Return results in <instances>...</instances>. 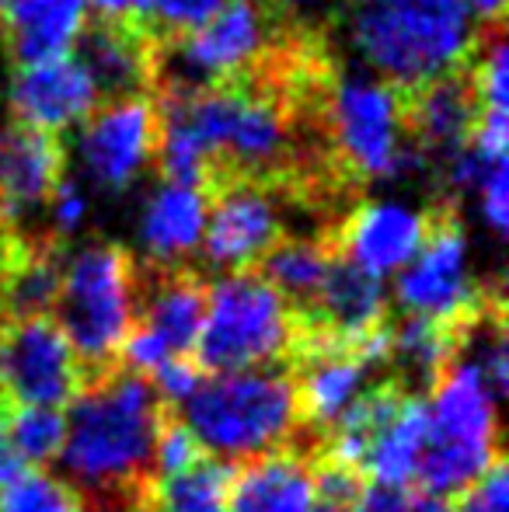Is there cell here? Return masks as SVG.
<instances>
[{"label": "cell", "instance_id": "cell-33", "mask_svg": "<svg viewBox=\"0 0 509 512\" xmlns=\"http://www.w3.org/2000/svg\"><path fill=\"white\" fill-rule=\"evenodd\" d=\"M478 209L482 220L489 223L496 234H506L509 227V164H489L475 185Z\"/></svg>", "mask_w": 509, "mask_h": 512}, {"label": "cell", "instance_id": "cell-24", "mask_svg": "<svg viewBox=\"0 0 509 512\" xmlns=\"http://www.w3.org/2000/svg\"><path fill=\"white\" fill-rule=\"evenodd\" d=\"M429 443V405L422 398H405L398 415L381 429L370 443L360 471L377 488H401L412 492L415 471H419L422 450Z\"/></svg>", "mask_w": 509, "mask_h": 512}, {"label": "cell", "instance_id": "cell-31", "mask_svg": "<svg viewBox=\"0 0 509 512\" xmlns=\"http://www.w3.org/2000/svg\"><path fill=\"white\" fill-rule=\"evenodd\" d=\"M468 150L482 164H503L509 161V115L506 108H482L478 122L471 129Z\"/></svg>", "mask_w": 509, "mask_h": 512}, {"label": "cell", "instance_id": "cell-12", "mask_svg": "<svg viewBox=\"0 0 509 512\" xmlns=\"http://www.w3.org/2000/svg\"><path fill=\"white\" fill-rule=\"evenodd\" d=\"M283 241V220L272 192L262 182H224L210 196L203 230L206 265L231 272H252Z\"/></svg>", "mask_w": 509, "mask_h": 512}, {"label": "cell", "instance_id": "cell-15", "mask_svg": "<svg viewBox=\"0 0 509 512\" xmlns=\"http://www.w3.org/2000/svg\"><path fill=\"white\" fill-rule=\"evenodd\" d=\"M210 283L185 269H136V321L168 349V356H192L206 321Z\"/></svg>", "mask_w": 509, "mask_h": 512}, {"label": "cell", "instance_id": "cell-32", "mask_svg": "<svg viewBox=\"0 0 509 512\" xmlns=\"http://www.w3.org/2000/svg\"><path fill=\"white\" fill-rule=\"evenodd\" d=\"M454 512H509L506 460H496L471 488L454 499Z\"/></svg>", "mask_w": 509, "mask_h": 512}, {"label": "cell", "instance_id": "cell-2", "mask_svg": "<svg viewBox=\"0 0 509 512\" xmlns=\"http://www.w3.org/2000/svg\"><path fill=\"white\" fill-rule=\"evenodd\" d=\"M349 39L370 74L412 95L461 74L482 32L461 0H349Z\"/></svg>", "mask_w": 509, "mask_h": 512}, {"label": "cell", "instance_id": "cell-36", "mask_svg": "<svg viewBox=\"0 0 509 512\" xmlns=\"http://www.w3.org/2000/svg\"><path fill=\"white\" fill-rule=\"evenodd\" d=\"M88 14L95 11L98 21H112V25H133L150 28L154 21V0H84Z\"/></svg>", "mask_w": 509, "mask_h": 512}, {"label": "cell", "instance_id": "cell-1", "mask_svg": "<svg viewBox=\"0 0 509 512\" xmlns=\"http://www.w3.org/2000/svg\"><path fill=\"white\" fill-rule=\"evenodd\" d=\"M157 408L150 380L126 366L88 380L70 401L60 457L84 512H150Z\"/></svg>", "mask_w": 509, "mask_h": 512}, {"label": "cell", "instance_id": "cell-37", "mask_svg": "<svg viewBox=\"0 0 509 512\" xmlns=\"http://www.w3.org/2000/svg\"><path fill=\"white\" fill-rule=\"evenodd\" d=\"M7 408H11V405H7V401L0 398V488L11 485V481L18 478V474H25V471H28V467L21 464L18 457H14L11 446H7V436H4V418H7Z\"/></svg>", "mask_w": 509, "mask_h": 512}, {"label": "cell", "instance_id": "cell-39", "mask_svg": "<svg viewBox=\"0 0 509 512\" xmlns=\"http://www.w3.org/2000/svg\"><path fill=\"white\" fill-rule=\"evenodd\" d=\"M11 248H14V237L0 234V321H4V286H7V265H11Z\"/></svg>", "mask_w": 509, "mask_h": 512}, {"label": "cell", "instance_id": "cell-40", "mask_svg": "<svg viewBox=\"0 0 509 512\" xmlns=\"http://www.w3.org/2000/svg\"><path fill=\"white\" fill-rule=\"evenodd\" d=\"M408 512H454V499H433V495H412Z\"/></svg>", "mask_w": 509, "mask_h": 512}, {"label": "cell", "instance_id": "cell-17", "mask_svg": "<svg viewBox=\"0 0 509 512\" xmlns=\"http://www.w3.org/2000/svg\"><path fill=\"white\" fill-rule=\"evenodd\" d=\"M63 178V147L56 136L25 126L0 129V227L32 216Z\"/></svg>", "mask_w": 509, "mask_h": 512}, {"label": "cell", "instance_id": "cell-13", "mask_svg": "<svg viewBox=\"0 0 509 512\" xmlns=\"http://www.w3.org/2000/svg\"><path fill=\"white\" fill-rule=\"evenodd\" d=\"M429 230V213L377 199V203L356 206L349 216H342L339 227L325 237L335 258L356 265L360 272L374 279H384L391 272H401L415 255Z\"/></svg>", "mask_w": 509, "mask_h": 512}, {"label": "cell", "instance_id": "cell-25", "mask_svg": "<svg viewBox=\"0 0 509 512\" xmlns=\"http://www.w3.org/2000/svg\"><path fill=\"white\" fill-rule=\"evenodd\" d=\"M332 262L335 255L325 237H293V241H279L255 265V272L279 293V300L293 314H307L318 300Z\"/></svg>", "mask_w": 509, "mask_h": 512}, {"label": "cell", "instance_id": "cell-5", "mask_svg": "<svg viewBox=\"0 0 509 512\" xmlns=\"http://www.w3.org/2000/svg\"><path fill=\"white\" fill-rule=\"evenodd\" d=\"M293 345V314L279 293L252 272L210 283L206 321L192 359L206 377L245 370H283Z\"/></svg>", "mask_w": 509, "mask_h": 512}, {"label": "cell", "instance_id": "cell-10", "mask_svg": "<svg viewBox=\"0 0 509 512\" xmlns=\"http://www.w3.org/2000/svg\"><path fill=\"white\" fill-rule=\"evenodd\" d=\"M489 286L468 276V234L454 209L429 213V230L419 255L401 269L394 300L405 314L429 321H468L478 314Z\"/></svg>", "mask_w": 509, "mask_h": 512}, {"label": "cell", "instance_id": "cell-41", "mask_svg": "<svg viewBox=\"0 0 509 512\" xmlns=\"http://www.w3.org/2000/svg\"><path fill=\"white\" fill-rule=\"evenodd\" d=\"M4 7H7V0H0V11H4Z\"/></svg>", "mask_w": 509, "mask_h": 512}, {"label": "cell", "instance_id": "cell-3", "mask_svg": "<svg viewBox=\"0 0 509 512\" xmlns=\"http://www.w3.org/2000/svg\"><path fill=\"white\" fill-rule=\"evenodd\" d=\"M53 321L67 335L84 377L116 370L136 321V262L109 241L84 244L63 262Z\"/></svg>", "mask_w": 509, "mask_h": 512}, {"label": "cell", "instance_id": "cell-35", "mask_svg": "<svg viewBox=\"0 0 509 512\" xmlns=\"http://www.w3.org/2000/svg\"><path fill=\"white\" fill-rule=\"evenodd\" d=\"M46 206H49V213H53L56 234H74V230L84 223V216H88V196H84L81 185L67 175L56 182V189Z\"/></svg>", "mask_w": 509, "mask_h": 512}, {"label": "cell", "instance_id": "cell-9", "mask_svg": "<svg viewBox=\"0 0 509 512\" xmlns=\"http://www.w3.org/2000/svg\"><path fill=\"white\" fill-rule=\"evenodd\" d=\"M84 384V366L53 317L0 321V398L7 405L60 411Z\"/></svg>", "mask_w": 509, "mask_h": 512}, {"label": "cell", "instance_id": "cell-19", "mask_svg": "<svg viewBox=\"0 0 509 512\" xmlns=\"http://www.w3.org/2000/svg\"><path fill=\"white\" fill-rule=\"evenodd\" d=\"M88 21L84 0H7L0 35L18 67H35L74 56Z\"/></svg>", "mask_w": 509, "mask_h": 512}, {"label": "cell", "instance_id": "cell-28", "mask_svg": "<svg viewBox=\"0 0 509 512\" xmlns=\"http://www.w3.org/2000/svg\"><path fill=\"white\" fill-rule=\"evenodd\" d=\"M0 512H84V502L67 481L42 467H28L0 488Z\"/></svg>", "mask_w": 509, "mask_h": 512}, {"label": "cell", "instance_id": "cell-26", "mask_svg": "<svg viewBox=\"0 0 509 512\" xmlns=\"http://www.w3.org/2000/svg\"><path fill=\"white\" fill-rule=\"evenodd\" d=\"M231 481H234V464L206 453L189 471L157 481L150 512H227Z\"/></svg>", "mask_w": 509, "mask_h": 512}, {"label": "cell", "instance_id": "cell-18", "mask_svg": "<svg viewBox=\"0 0 509 512\" xmlns=\"http://www.w3.org/2000/svg\"><path fill=\"white\" fill-rule=\"evenodd\" d=\"M74 56L91 74L102 102L143 95L147 84L154 81V42H150V28L88 21Z\"/></svg>", "mask_w": 509, "mask_h": 512}, {"label": "cell", "instance_id": "cell-27", "mask_svg": "<svg viewBox=\"0 0 509 512\" xmlns=\"http://www.w3.org/2000/svg\"><path fill=\"white\" fill-rule=\"evenodd\" d=\"M4 436L25 467H39L60 457L67 439V411L56 408H7Z\"/></svg>", "mask_w": 509, "mask_h": 512}, {"label": "cell", "instance_id": "cell-14", "mask_svg": "<svg viewBox=\"0 0 509 512\" xmlns=\"http://www.w3.org/2000/svg\"><path fill=\"white\" fill-rule=\"evenodd\" d=\"M7 98H11V112L18 126L46 136H60L84 126L102 105L95 81L77 56L18 67Z\"/></svg>", "mask_w": 509, "mask_h": 512}, {"label": "cell", "instance_id": "cell-38", "mask_svg": "<svg viewBox=\"0 0 509 512\" xmlns=\"http://www.w3.org/2000/svg\"><path fill=\"white\" fill-rule=\"evenodd\" d=\"M461 4L468 7V14L475 18L478 28H499L509 0H461Z\"/></svg>", "mask_w": 509, "mask_h": 512}, {"label": "cell", "instance_id": "cell-30", "mask_svg": "<svg viewBox=\"0 0 509 512\" xmlns=\"http://www.w3.org/2000/svg\"><path fill=\"white\" fill-rule=\"evenodd\" d=\"M147 380H150V387H154L157 398H161L164 405L178 408L199 391V384L206 380V373L199 370L192 356H171V359H164V363L157 366Z\"/></svg>", "mask_w": 509, "mask_h": 512}, {"label": "cell", "instance_id": "cell-6", "mask_svg": "<svg viewBox=\"0 0 509 512\" xmlns=\"http://www.w3.org/2000/svg\"><path fill=\"white\" fill-rule=\"evenodd\" d=\"M178 98L213 161V189L224 182H265L283 168L290 126L276 102L248 88H210Z\"/></svg>", "mask_w": 509, "mask_h": 512}, {"label": "cell", "instance_id": "cell-23", "mask_svg": "<svg viewBox=\"0 0 509 512\" xmlns=\"http://www.w3.org/2000/svg\"><path fill=\"white\" fill-rule=\"evenodd\" d=\"M297 317H307V321L321 324V328L332 331L335 338H363L391 321V310H387L381 279L367 276V272H360L356 265L335 258L325 283H321V293H318V300H314V307Z\"/></svg>", "mask_w": 509, "mask_h": 512}, {"label": "cell", "instance_id": "cell-34", "mask_svg": "<svg viewBox=\"0 0 509 512\" xmlns=\"http://www.w3.org/2000/svg\"><path fill=\"white\" fill-rule=\"evenodd\" d=\"M231 0H154V21L175 35L196 32Z\"/></svg>", "mask_w": 509, "mask_h": 512}, {"label": "cell", "instance_id": "cell-21", "mask_svg": "<svg viewBox=\"0 0 509 512\" xmlns=\"http://www.w3.org/2000/svg\"><path fill=\"white\" fill-rule=\"evenodd\" d=\"M478 112L482 105L464 74L426 84L405 98V129L412 133L408 143H415L429 161H450L468 147Z\"/></svg>", "mask_w": 509, "mask_h": 512}, {"label": "cell", "instance_id": "cell-16", "mask_svg": "<svg viewBox=\"0 0 509 512\" xmlns=\"http://www.w3.org/2000/svg\"><path fill=\"white\" fill-rule=\"evenodd\" d=\"M429 398H433V408H429V443L457 446V450L485 453V457L503 453V446H499L496 398H492L482 370L468 356L454 359V366L443 373Z\"/></svg>", "mask_w": 509, "mask_h": 512}, {"label": "cell", "instance_id": "cell-11", "mask_svg": "<svg viewBox=\"0 0 509 512\" xmlns=\"http://www.w3.org/2000/svg\"><path fill=\"white\" fill-rule=\"evenodd\" d=\"M77 161L102 189L123 192L143 175L157 150V102L147 95L116 98L77 126Z\"/></svg>", "mask_w": 509, "mask_h": 512}, {"label": "cell", "instance_id": "cell-29", "mask_svg": "<svg viewBox=\"0 0 509 512\" xmlns=\"http://www.w3.org/2000/svg\"><path fill=\"white\" fill-rule=\"evenodd\" d=\"M471 63V91L482 108H506L509 105V46L499 28L482 32Z\"/></svg>", "mask_w": 509, "mask_h": 512}, {"label": "cell", "instance_id": "cell-22", "mask_svg": "<svg viewBox=\"0 0 509 512\" xmlns=\"http://www.w3.org/2000/svg\"><path fill=\"white\" fill-rule=\"evenodd\" d=\"M206 216H210V192L168 182L157 185L140 216V244L147 251V265L185 269V262L203 248Z\"/></svg>", "mask_w": 509, "mask_h": 512}, {"label": "cell", "instance_id": "cell-20", "mask_svg": "<svg viewBox=\"0 0 509 512\" xmlns=\"http://www.w3.org/2000/svg\"><path fill=\"white\" fill-rule=\"evenodd\" d=\"M314 509V460L297 446L234 464L227 512H311Z\"/></svg>", "mask_w": 509, "mask_h": 512}, {"label": "cell", "instance_id": "cell-8", "mask_svg": "<svg viewBox=\"0 0 509 512\" xmlns=\"http://www.w3.org/2000/svg\"><path fill=\"white\" fill-rule=\"evenodd\" d=\"M328 133L356 178H398L405 98L370 70H349L328 95Z\"/></svg>", "mask_w": 509, "mask_h": 512}, {"label": "cell", "instance_id": "cell-7", "mask_svg": "<svg viewBox=\"0 0 509 512\" xmlns=\"http://www.w3.org/2000/svg\"><path fill=\"white\" fill-rule=\"evenodd\" d=\"M269 25L258 0H231L196 32L175 35L164 49H154V81L164 95H199L224 88L262 56Z\"/></svg>", "mask_w": 509, "mask_h": 512}, {"label": "cell", "instance_id": "cell-4", "mask_svg": "<svg viewBox=\"0 0 509 512\" xmlns=\"http://www.w3.org/2000/svg\"><path fill=\"white\" fill-rule=\"evenodd\" d=\"M192 436L217 460H252L293 436V384L286 370H245L206 377L178 408Z\"/></svg>", "mask_w": 509, "mask_h": 512}]
</instances>
